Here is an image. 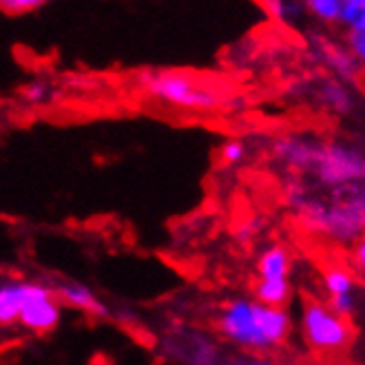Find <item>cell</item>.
<instances>
[{
	"mask_svg": "<svg viewBox=\"0 0 365 365\" xmlns=\"http://www.w3.org/2000/svg\"><path fill=\"white\" fill-rule=\"evenodd\" d=\"M217 330L232 346L264 352L282 346L290 336L292 319L286 308H270L255 299H235L222 308Z\"/></svg>",
	"mask_w": 365,
	"mask_h": 365,
	"instance_id": "6da1fadb",
	"label": "cell"
},
{
	"mask_svg": "<svg viewBox=\"0 0 365 365\" xmlns=\"http://www.w3.org/2000/svg\"><path fill=\"white\" fill-rule=\"evenodd\" d=\"M290 202L302 210L306 226L328 240L348 244L365 232V184L334 190L330 202L312 200L302 188H294Z\"/></svg>",
	"mask_w": 365,
	"mask_h": 365,
	"instance_id": "7a4b0ae2",
	"label": "cell"
},
{
	"mask_svg": "<svg viewBox=\"0 0 365 365\" xmlns=\"http://www.w3.org/2000/svg\"><path fill=\"white\" fill-rule=\"evenodd\" d=\"M140 89L162 104L184 111H215L222 102L220 91L186 71H146L140 76Z\"/></svg>",
	"mask_w": 365,
	"mask_h": 365,
	"instance_id": "3957f363",
	"label": "cell"
},
{
	"mask_svg": "<svg viewBox=\"0 0 365 365\" xmlns=\"http://www.w3.org/2000/svg\"><path fill=\"white\" fill-rule=\"evenodd\" d=\"M302 334L310 350L321 354H341L352 346L354 328L350 319L334 314L328 304L306 299L302 312Z\"/></svg>",
	"mask_w": 365,
	"mask_h": 365,
	"instance_id": "277c9868",
	"label": "cell"
},
{
	"mask_svg": "<svg viewBox=\"0 0 365 365\" xmlns=\"http://www.w3.org/2000/svg\"><path fill=\"white\" fill-rule=\"evenodd\" d=\"M310 173L332 190L365 184V151L350 142H321Z\"/></svg>",
	"mask_w": 365,
	"mask_h": 365,
	"instance_id": "5b68a950",
	"label": "cell"
},
{
	"mask_svg": "<svg viewBox=\"0 0 365 365\" xmlns=\"http://www.w3.org/2000/svg\"><path fill=\"white\" fill-rule=\"evenodd\" d=\"M60 317H62V304L53 294V288L38 282L34 292L27 297L23 308H20L18 326H23L34 334H47L58 328Z\"/></svg>",
	"mask_w": 365,
	"mask_h": 365,
	"instance_id": "8992f818",
	"label": "cell"
},
{
	"mask_svg": "<svg viewBox=\"0 0 365 365\" xmlns=\"http://www.w3.org/2000/svg\"><path fill=\"white\" fill-rule=\"evenodd\" d=\"M319 146H321V142L317 138L302 135V133H290V135L279 138L272 144V155L279 164H284L286 168L312 170Z\"/></svg>",
	"mask_w": 365,
	"mask_h": 365,
	"instance_id": "52a82bcc",
	"label": "cell"
},
{
	"mask_svg": "<svg viewBox=\"0 0 365 365\" xmlns=\"http://www.w3.org/2000/svg\"><path fill=\"white\" fill-rule=\"evenodd\" d=\"M314 53L321 60L326 69L332 71V76L341 82H354L361 76V64L350 53V49L341 42L328 40V38H317L314 40Z\"/></svg>",
	"mask_w": 365,
	"mask_h": 365,
	"instance_id": "ba28073f",
	"label": "cell"
},
{
	"mask_svg": "<svg viewBox=\"0 0 365 365\" xmlns=\"http://www.w3.org/2000/svg\"><path fill=\"white\" fill-rule=\"evenodd\" d=\"M53 288V294L58 297V302L62 306H71L73 310H80L84 314H89L93 319H109L111 310L102 299L84 284L78 282H58Z\"/></svg>",
	"mask_w": 365,
	"mask_h": 365,
	"instance_id": "9c48e42d",
	"label": "cell"
},
{
	"mask_svg": "<svg viewBox=\"0 0 365 365\" xmlns=\"http://www.w3.org/2000/svg\"><path fill=\"white\" fill-rule=\"evenodd\" d=\"M38 282H23V279H7L0 282V328L18 324L20 308L34 292Z\"/></svg>",
	"mask_w": 365,
	"mask_h": 365,
	"instance_id": "30bf717a",
	"label": "cell"
},
{
	"mask_svg": "<svg viewBox=\"0 0 365 365\" xmlns=\"http://www.w3.org/2000/svg\"><path fill=\"white\" fill-rule=\"evenodd\" d=\"M319 104L324 109L336 113V115H348L354 109V93L348 87V82H341L336 78H328L319 84L317 89Z\"/></svg>",
	"mask_w": 365,
	"mask_h": 365,
	"instance_id": "8fae6325",
	"label": "cell"
},
{
	"mask_svg": "<svg viewBox=\"0 0 365 365\" xmlns=\"http://www.w3.org/2000/svg\"><path fill=\"white\" fill-rule=\"evenodd\" d=\"M290 294L292 288L288 279H259L255 286V302L270 308H286Z\"/></svg>",
	"mask_w": 365,
	"mask_h": 365,
	"instance_id": "7c38bea8",
	"label": "cell"
},
{
	"mask_svg": "<svg viewBox=\"0 0 365 365\" xmlns=\"http://www.w3.org/2000/svg\"><path fill=\"white\" fill-rule=\"evenodd\" d=\"M257 272H259V279H288L290 252L284 246H270L257 262Z\"/></svg>",
	"mask_w": 365,
	"mask_h": 365,
	"instance_id": "4fadbf2b",
	"label": "cell"
},
{
	"mask_svg": "<svg viewBox=\"0 0 365 365\" xmlns=\"http://www.w3.org/2000/svg\"><path fill=\"white\" fill-rule=\"evenodd\" d=\"M339 25L348 34L365 31V0H341Z\"/></svg>",
	"mask_w": 365,
	"mask_h": 365,
	"instance_id": "5bb4252c",
	"label": "cell"
},
{
	"mask_svg": "<svg viewBox=\"0 0 365 365\" xmlns=\"http://www.w3.org/2000/svg\"><path fill=\"white\" fill-rule=\"evenodd\" d=\"M324 288L330 297L352 294L354 292V274L343 266H332L324 272Z\"/></svg>",
	"mask_w": 365,
	"mask_h": 365,
	"instance_id": "9a60e30c",
	"label": "cell"
},
{
	"mask_svg": "<svg viewBox=\"0 0 365 365\" xmlns=\"http://www.w3.org/2000/svg\"><path fill=\"white\" fill-rule=\"evenodd\" d=\"M304 11L321 25H334L339 23L341 0H302Z\"/></svg>",
	"mask_w": 365,
	"mask_h": 365,
	"instance_id": "2e32d148",
	"label": "cell"
},
{
	"mask_svg": "<svg viewBox=\"0 0 365 365\" xmlns=\"http://www.w3.org/2000/svg\"><path fill=\"white\" fill-rule=\"evenodd\" d=\"M266 14L284 25H294L302 20V16L306 11H304L302 0H274V3L266 9Z\"/></svg>",
	"mask_w": 365,
	"mask_h": 365,
	"instance_id": "e0dca14e",
	"label": "cell"
},
{
	"mask_svg": "<svg viewBox=\"0 0 365 365\" xmlns=\"http://www.w3.org/2000/svg\"><path fill=\"white\" fill-rule=\"evenodd\" d=\"M51 0H0V14L5 16H25L31 11H38Z\"/></svg>",
	"mask_w": 365,
	"mask_h": 365,
	"instance_id": "ac0fdd59",
	"label": "cell"
},
{
	"mask_svg": "<svg viewBox=\"0 0 365 365\" xmlns=\"http://www.w3.org/2000/svg\"><path fill=\"white\" fill-rule=\"evenodd\" d=\"M49 93H51V87L47 82L42 80H36V82H29L27 87H23V91H20V96H23V100L27 104H42L49 100Z\"/></svg>",
	"mask_w": 365,
	"mask_h": 365,
	"instance_id": "d6986e66",
	"label": "cell"
},
{
	"mask_svg": "<svg viewBox=\"0 0 365 365\" xmlns=\"http://www.w3.org/2000/svg\"><path fill=\"white\" fill-rule=\"evenodd\" d=\"M220 158H222V162L228 164V166L240 164V162L246 158V144H244L242 140H228V142L222 146Z\"/></svg>",
	"mask_w": 365,
	"mask_h": 365,
	"instance_id": "ffe728a7",
	"label": "cell"
},
{
	"mask_svg": "<svg viewBox=\"0 0 365 365\" xmlns=\"http://www.w3.org/2000/svg\"><path fill=\"white\" fill-rule=\"evenodd\" d=\"M328 308H330L334 314L343 317V319H350V317H352V312H354V308H356V297H354V292H352V294L330 297Z\"/></svg>",
	"mask_w": 365,
	"mask_h": 365,
	"instance_id": "44dd1931",
	"label": "cell"
},
{
	"mask_svg": "<svg viewBox=\"0 0 365 365\" xmlns=\"http://www.w3.org/2000/svg\"><path fill=\"white\" fill-rule=\"evenodd\" d=\"M346 47H348V49H350V53L356 58V62L361 64V69H365V31L348 34Z\"/></svg>",
	"mask_w": 365,
	"mask_h": 365,
	"instance_id": "7402d4cb",
	"label": "cell"
},
{
	"mask_svg": "<svg viewBox=\"0 0 365 365\" xmlns=\"http://www.w3.org/2000/svg\"><path fill=\"white\" fill-rule=\"evenodd\" d=\"M352 262H354V268L365 277V232L356 240L354 244V252H352Z\"/></svg>",
	"mask_w": 365,
	"mask_h": 365,
	"instance_id": "603a6c76",
	"label": "cell"
},
{
	"mask_svg": "<svg viewBox=\"0 0 365 365\" xmlns=\"http://www.w3.org/2000/svg\"><path fill=\"white\" fill-rule=\"evenodd\" d=\"M328 365H352V363H348V361H343V359H332Z\"/></svg>",
	"mask_w": 365,
	"mask_h": 365,
	"instance_id": "cb8c5ba5",
	"label": "cell"
},
{
	"mask_svg": "<svg viewBox=\"0 0 365 365\" xmlns=\"http://www.w3.org/2000/svg\"><path fill=\"white\" fill-rule=\"evenodd\" d=\"M259 3H262V7H264V9H268V7L274 3V0H259Z\"/></svg>",
	"mask_w": 365,
	"mask_h": 365,
	"instance_id": "d4e9b609",
	"label": "cell"
}]
</instances>
